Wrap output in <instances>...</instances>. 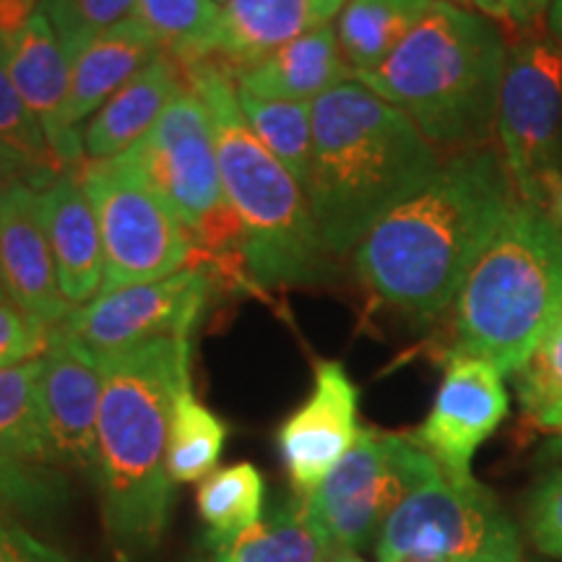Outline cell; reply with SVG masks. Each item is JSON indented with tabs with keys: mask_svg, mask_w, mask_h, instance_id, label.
I'll use <instances>...</instances> for the list:
<instances>
[{
	"mask_svg": "<svg viewBox=\"0 0 562 562\" xmlns=\"http://www.w3.org/2000/svg\"><path fill=\"white\" fill-rule=\"evenodd\" d=\"M516 201L497 146L446 157L362 237L351 252L357 279L389 311L430 326L451 313L463 279Z\"/></svg>",
	"mask_w": 562,
	"mask_h": 562,
	"instance_id": "6da1fadb",
	"label": "cell"
},
{
	"mask_svg": "<svg viewBox=\"0 0 562 562\" xmlns=\"http://www.w3.org/2000/svg\"><path fill=\"white\" fill-rule=\"evenodd\" d=\"M440 165V151L409 117L357 79L315 100L305 195L328 256L355 252Z\"/></svg>",
	"mask_w": 562,
	"mask_h": 562,
	"instance_id": "7a4b0ae2",
	"label": "cell"
},
{
	"mask_svg": "<svg viewBox=\"0 0 562 562\" xmlns=\"http://www.w3.org/2000/svg\"><path fill=\"white\" fill-rule=\"evenodd\" d=\"M97 425V490L108 533L123 550L151 552L172 510L167 435L180 383L191 375V339H157L104 355Z\"/></svg>",
	"mask_w": 562,
	"mask_h": 562,
	"instance_id": "3957f363",
	"label": "cell"
},
{
	"mask_svg": "<svg viewBox=\"0 0 562 562\" xmlns=\"http://www.w3.org/2000/svg\"><path fill=\"white\" fill-rule=\"evenodd\" d=\"M508 47L497 21L435 0L391 58L357 81L404 112L446 159L492 146Z\"/></svg>",
	"mask_w": 562,
	"mask_h": 562,
	"instance_id": "277c9868",
	"label": "cell"
},
{
	"mask_svg": "<svg viewBox=\"0 0 562 562\" xmlns=\"http://www.w3.org/2000/svg\"><path fill=\"white\" fill-rule=\"evenodd\" d=\"M180 68L214 128L224 201L243 224L250 279L261 286H313L331 279L334 258L315 229L305 188L252 133L224 63L211 55Z\"/></svg>",
	"mask_w": 562,
	"mask_h": 562,
	"instance_id": "5b68a950",
	"label": "cell"
},
{
	"mask_svg": "<svg viewBox=\"0 0 562 562\" xmlns=\"http://www.w3.org/2000/svg\"><path fill=\"white\" fill-rule=\"evenodd\" d=\"M562 311V229L518 199L484 245L451 307L453 355L510 378Z\"/></svg>",
	"mask_w": 562,
	"mask_h": 562,
	"instance_id": "8992f818",
	"label": "cell"
},
{
	"mask_svg": "<svg viewBox=\"0 0 562 562\" xmlns=\"http://www.w3.org/2000/svg\"><path fill=\"white\" fill-rule=\"evenodd\" d=\"M440 474L409 435L362 427L351 451L300 503L344 554H357L378 544L391 513Z\"/></svg>",
	"mask_w": 562,
	"mask_h": 562,
	"instance_id": "52a82bcc",
	"label": "cell"
},
{
	"mask_svg": "<svg viewBox=\"0 0 562 562\" xmlns=\"http://www.w3.org/2000/svg\"><path fill=\"white\" fill-rule=\"evenodd\" d=\"M79 182L102 237V292L172 277L191 263L193 237L175 209L123 157L83 161Z\"/></svg>",
	"mask_w": 562,
	"mask_h": 562,
	"instance_id": "ba28073f",
	"label": "cell"
},
{
	"mask_svg": "<svg viewBox=\"0 0 562 562\" xmlns=\"http://www.w3.org/2000/svg\"><path fill=\"white\" fill-rule=\"evenodd\" d=\"M378 562H524L516 524L476 480L446 474L422 484L391 513Z\"/></svg>",
	"mask_w": 562,
	"mask_h": 562,
	"instance_id": "9c48e42d",
	"label": "cell"
},
{
	"mask_svg": "<svg viewBox=\"0 0 562 562\" xmlns=\"http://www.w3.org/2000/svg\"><path fill=\"white\" fill-rule=\"evenodd\" d=\"M495 136L518 199L542 209L547 180L562 172V47L550 34L508 47Z\"/></svg>",
	"mask_w": 562,
	"mask_h": 562,
	"instance_id": "30bf717a",
	"label": "cell"
},
{
	"mask_svg": "<svg viewBox=\"0 0 562 562\" xmlns=\"http://www.w3.org/2000/svg\"><path fill=\"white\" fill-rule=\"evenodd\" d=\"M121 157L191 232L224 203L214 128L188 83L151 131Z\"/></svg>",
	"mask_w": 562,
	"mask_h": 562,
	"instance_id": "8fae6325",
	"label": "cell"
},
{
	"mask_svg": "<svg viewBox=\"0 0 562 562\" xmlns=\"http://www.w3.org/2000/svg\"><path fill=\"white\" fill-rule=\"evenodd\" d=\"M209 297V273L182 269L172 277L97 294L87 305L74 307L60 328L97 357L117 355L157 339H191Z\"/></svg>",
	"mask_w": 562,
	"mask_h": 562,
	"instance_id": "7c38bea8",
	"label": "cell"
},
{
	"mask_svg": "<svg viewBox=\"0 0 562 562\" xmlns=\"http://www.w3.org/2000/svg\"><path fill=\"white\" fill-rule=\"evenodd\" d=\"M510 396L495 364L448 351L442 381L427 417L409 438L438 463L448 480H474L472 461L508 417Z\"/></svg>",
	"mask_w": 562,
	"mask_h": 562,
	"instance_id": "4fadbf2b",
	"label": "cell"
},
{
	"mask_svg": "<svg viewBox=\"0 0 562 562\" xmlns=\"http://www.w3.org/2000/svg\"><path fill=\"white\" fill-rule=\"evenodd\" d=\"M360 391L339 360L315 362L311 396L281 422L277 446L297 501H307L360 438Z\"/></svg>",
	"mask_w": 562,
	"mask_h": 562,
	"instance_id": "5bb4252c",
	"label": "cell"
},
{
	"mask_svg": "<svg viewBox=\"0 0 562 562\" xmlns=\"http://www.w3.org/2000/svg\"><path fill=\"white\" fill-rule=\"evenodd\" d=\"M100 404L102 360L55 326L42 355V409L53 467L97 480Z\"/></svg>",
	"mask_w": 562,
	"mask_h": 562,
	"instance_id": "9a60e30c",
	"label": "cell"
},
{
	"mask_svg": "<svg viewBox=\"0 0 562 562\" xmlns=\"http://www.w3.org/2000/svg\"><path fill=\"white\" fill-rule=\"evenodd\" d=\"M0 281L9 302L47 328L60 326L74 311L60 292L40 191L24 180L0 188Z\"/></svg>",
	"mask_w": 562,
	"mask_h": 562,
	"instance_id": "2e32d148",
	"label": "cell"
},
{
	"mask_svg": "<svg viewBox=\"0 0 562 562\" xmlns=\"http://www.w3.org/2000/svg\"><path fill=\"white\" fill-rule=\"evenodd\" d=\"M0 45H3L5 70H9L13 87L45 131L55 159L66 170L81 167L87 161L83 140L70 138L63 125L70 94V60L63 53L50 21L37 11L16 37L0 42Z\"/></svg>",
	"mask_w": 562,
	"mask_h": 562,
	"instance_id": "e0dca14e",
	"label": "cell"
},
{
	"mask_svg": "<svg viewBox=\"0 0 562 562\" xmlns=\"http://www.w3.org/2000/svg\"><path fill=\"white\" fill-rule=\"evenodd\" d=\"M40 211L63 297L70 307L87 305L102 290L104 256L100 224L79 182V167L63 170L42 188Z\"/></svg>",
	"mask_w": 562,
	"mask_h": 562,
	"instance_id": "ac0fdd59",
	"label": "cell"
},
{
	"mask_svg": "<svg viewBox=\"0 0 562 562\" xmlns=\"http://www.w3.org/2000/svg\"><path fill=\"white\" fill-rule=\"evenodd\" d=\"M347 0H224L216 55L227 70L248 68L302 34L334 24Z\"/></svg>",
	"mask_w": 562,
	"mask_h": 562,
	"instance_id": "d6986e66",
	"label": "cell"
},
{
	"mask_svg": "<svg viewBox=\"0 0 562 562\" xmlns=\"http://www.w3.org/2000/svg\"><path fill=\"white\" fill-rule=\"evenodd\" d=\"M161 53L157 37L138 16L121 21L83 47L70 63V94L63 121L68 136L83 140V121Z\"/></svg>",
	"mask_w": 562,
	"mask_h": 562,
	"instance_id": "ffe728a7",
	"label": "cell"
},
{
	"mask_svg": "<svg viewBox=\"0 0 562 562\" xmlns=\"http://www.w3.org/2000/svg\"><path fill=\"white\" fill-rule=\"evenodd\" d=\"M237 89L281 102L313 104L323 94L355 79L344 60L336 26L307 32L248 68L229 70Z\"/></svg>",
	"mask_w": 562,
	"mask_h": 562,
	"instance_id": "44dd1931",
	"label": "cell"
},
{
	"mask_svg": "<svg viewBox=\"0 0 562 562\" xmlns=\"http://www.w3.org/2000/svg\"><path fill=\"white\" fill-rule=\"evenodd\" d=\"M182 89L186 76L180 63L165 53L157 55L89 117L83 125V157L89 161L121 157L151 131Z\"/></svg>",
	"mask_w": 562,
	"mask_h": 562,
	"instance_id": "7402d4cb",
	"label": "cell"
},
{
	"mask_svg": "<svg viewBox=\"0 0 562 562\" xmlns=\"http://www.w3.org/2000/svg\"><path fill=\"white\" fill-rule=\"evenodd\" d=\"M206 562H331L344 554L297 497L240 533H206Z\"/></svg>",
	"mask_w": 562,
	"mask_h": 562,
	"instance_id": "603a6c76",
	"label": "cell"
},
{
	"mask_svg": "<svg viewBox=\"0 0 562 562\" xmlns=\"http://www.w3.org/2000/svg\"><path fill=\"white\" fill-rule=\"evenodd\" d=\"M432 5L435 0H347L334 26L355 79L381 68Z\"/></svg>",
	"mask_w": 562,
	"mask_h": 562,
	"instance_id": "cb8c5ba5",
	"label": "cell"
},
{
	"mask_svg": "<svg viewBox=\"0 0 562 562\" xmlns=\"http://www.w3.org/2000/svg\"><path fill=\"white\" fill-rule=\"evenodd\" d=\"M0 456L53 467L42 409V357L0 370Z\"/></svg>",
	"mask_w": 562,
	"mask_h": 562,
	"instance_id": "d4e9b609",
	"label": "cell"
},
{
	"mask_svg": "<svg viewBox=\"0 0 562 562\" xmlns=\"http://www.w3.org/2000/svg\"><path fill=\"white\" fill-rule=\"evenodd\" d=\"M224 442H227V425L195 398L191 375H186L175 396L170 435H167L170 480L175 484L206 480L211 472H216Z\"/></svg>",
	"mask_w": 562,
	"mask_h": 562,
	"instance_id": "484cf974",
	"label": "cell"
},
{
	"mask_svg": "<svg viewBox=\"0 0 562 562\" xmlns=\"http://www.w3.org/2000/svg\"><path fill=\"white\" fill-rule=\"evenodd\" d=\"M66 167L55 159L37 117L13 87L0 45V172L9 180H24L42 191Z\"/></svg>",
	"mask_w": 562,
	"mask_h": 562,
	"instance_id": "4316f807",
	"label": "cell"
},
{
	"mask_svg": "<svg viewBox=\"0 0 562 562\" xmlns=\"http://www.w3.org/2000/svg\"><path fill=\"white\" fill-rule=\"evenodd\" d=\"M136 16L180 66L216 55L222 13L216 0H136Z\"/></svg>",
	"mask_w": 562,
	"mask_h": 562,
	"instance_id": "83f0119b",
	"label": "cell"
},
{
	"mask_svg": "<svg viewBox=\"0 0 562 562\" xmlns=\"http://www.w3.org/2000/svg\"><path fill=\"white\" fill-rule=\"evenodd\" d=\"M237 102L258 140L305 188L313 154V104L266 100L243 89H237Z\"/></svg>",
	"mask_w": 562,
	"mask_h": 562,
	"instance_id": "f1b7e54d",
	"label": "cell"
},
{
	"mask_svg": "<svg viewBox=\"0 0 562 562\" xmlns=\"http://www.w3.org/2000/svg\"><path fill=\"white\" fill-rule=\"evenodd\" d=\"M266 482L248 461L216 469L199 482L195 505L211 533H240L261 521Z\"/></svg>",
	"mask_w": 562,
	"mask_h": 562,
	"instance_id": "f546056e",
	"label": "cell"
},
{
	"mask_svg": "<svg viewBox=\"0 0 562 562\" xmlns=\"http://www.w3.org/2000/svg\"><path fill=\"white\" fill-rule=\"evenodd\" d=\"M510 381L533 425L562 430V311Z\"/></svg>",
	"mask_w": 562,
	"mask_h": 562,
	"instance_id": "4dcf8cb0",
	"label": "cell"
},
{
	"mask_svg": "<svg viewBox=\"0 0 562 562\" xmlns=\"http://www.w3.org/2000/svg\"><path fill=\"white\" fill-rule=\"evenodd\" d=\"M136 0H40V13L50 21L70 63L100 34L136 16Z\"/></svg>",
	"mask_w": 562,
	"mask_h": 562,
	"instance_id": "1f68e13d",
	"label": "cell"
},
{
	"mask_svg": "<svg viewBox=\"0 0 562 562\" xmlns=\"http://www.w3.org/2000/svg\"><path fill=\"white\" fill-rule=\"evenodd\" d=\"M68 501V482L53 467L0 456V508L19 518H50Z\"/></svg>",
	"mask_w": 562,
	"mask_h": 562,
	"instance_id": "d6a6232c",
	"label": "cell"
},
{
	"mask_svg": "<svg viewBox=\"0 0 562 562\" xmlns=\"http://www.w3.org/2000/svg\"><path fill=\"white\" fill-rule=\"evenodd\" d=\"M526 529L539 552L562 560V469L533 487L526 503Z\"/></svg>",
	"mask_w": 562,
	"mask_h": 562,
	"instance_id": "836d02e7",
	"label": "cell"
},
{
	"mask_svg": "<svg viewBox=\"0 0 562 562\" xmlns=\"http://www.w3.org/2000/svg\"><path fill=\"white\" fill-rule=\"evenodd\" d=\"M53 328L34 321L13 302H0V370L16 368L45 355Z\"/></svg>",
	"mask_w": 562,
	"mask_h": 562,
	"instance_id": "e575fe53",
	"label": "cell"
},
{
	"mask_svg": "<svg viewBox=\"0 0 562 562\" xmlns=\"http://www.w3.org/2000/svg\"><path fill=\"white\" fill-rule=\"evenodd\" d=\"M0 562H70L66 554L21 524L19 516L0 508Z\"/></svg>",
	"mask_w": 562,
	"mask_h": 562,
	"instance_id": "d590c367",
	"label": "cell"
},
{
	"mask_svg": "<svg viewBox=\"0 0 562 562\" xmlns=\"http://www.w3.org/2000/svg\"><path fill=\"white\" fill-rule=\"evenodd\" d=\"M552 0H480L476 11L490 16L505 30L533 34L550 13Z\"/></svg>",
	"mask_w": 562,
	"mask_h": 562,
	"instance_id": "8d00e7d4",
	"label": "cell"
},
{
	"mask_svg": "<svg viewBox=\"0 0 562 562\" xmlns=\"http://www.w3.org/2000/svg\"><path fill=\"white\" fill-rule=\"evenodd\" d=\"M37 11L40 0H0V42L16 37Z\"/></svg>",
	"mask_w": 562,
	"mask_h": 562,
	"instance_id": "74e56055",
	"label": "cell"
},
{
	"mask_svg": "<svg viewBox=\"0 0 562 562\" xmlns=\"http://www.w3.org/2000/svg\"><path fill=\"white\" fill-rule=\"evenodd\" d=\"M542 209L547 211V216H550V220L562 229V172L552 175V178L547 180Z\"/></svg>",
	"mask_w": 562,
	"mask_h": 562,
	"instance_id": "f35d334b",
	"label": "cell"
},
{
	"mask_svg": "<svg viewBox=\"0 0 562 562\" xmlns=\"http://www.w3.org/2000/svg\"><path fill=\"white\" fill-rule=\"evenodd\" d=\"M547 34L562 47V0H552L550 13H547Z\"/></svg>",
	"mask_w": 562,
	"mask_h": 562,
	"instance_id": "ab89813d",
	"label": "cell"
},
{
	"mask_svg": "<svg viewBox=\"0 0 562 562\" xmlns=\"http://www.w3.org/2000/svg\"><path fill=\"white\" fill-rule=\"evenodd\" d=\"M550 448H552V453H554V456H562V430H560L558 438L552 440V446H550Z\"/></svg>",
	"mask_w": 562,
	"mask_h": 562,
	"instance_id": "60d3db41",
	"label": "cell"
},
{
	"mask_svg": "<svg viewBox=\"0 0 562 562\" xmlns=\"http://www.w3.org/2000/svg\"><path fill=\"white\" fill-rule=\"evenodd\" d=\"M451 3L463 5V9H474L476 11V3H480V0H451Z\"/></svg>",
	"mask_w": 562,
	"mask_h": 562,
	"instance_id": "b9f144b4",
	"label": "cell"
},
{
	"mask_svg": "<svg viewBox=\"0 0 562 562\" xmlns=\"http://www.w3.org/2000/svg\"><path fill=\"white\" fill-rule=\"evenodd\" d=\"M331 562H362V560L357 558V554H339V558L331 560Z\"/></svg>",
	"mask_w": 562,
	"mask_h": 562,
	"instance_id": "7bdbcfd3",
	"label": "cell"
},
{
	"mask_svg": "<svg viewBox=\"0 0 562 562\" xmlns=\"http://www.w3.org/2000/svg\"><path fill=\"white\" fill-rule=\"evenodd\" d=\"M115 562H131L128 552H125V550H117V554H115Z\"/></svg>",
	"mask_w": 562,
	"mask_h": 562,
	"instance_id": "ee69618b",
	"label": "cell"
},
{
	"mask_svg": "<svg viewBox=\"0 0 562 562\" xmlns=\"http://www.w3.org/2000/svg\"><path fill=\"white\" fill-rule=\"evenodd\" d=\"M9 297H5V290H3V281H0V302H5Z\"/></svg>",
	"mask_w": 562,
	"mask_h": 562,
	"instance_id": "f6af8a7d",
	"label": "cell"
},
{
	"mask_svg": "<svg viewBox=\"0 0 562 562\" xmlns=\"http://www.w3.org/2000/svg\"><path fill=\"white\" fill-rule=\"evenodd\" d=\"M5 182H11L9 178H5V175L3 172H0V188H3L5 186Z\"/></svg>",
	"mask_w": 562,
	"mask_h": 562,
	"instance_id": "bcb514c9",
	"label": "cell"
},
{
	"mask_svg": "<svg viewBox=\"0 0 562 562\" xmlns=\"http://www.w3.org/2000/svg\"><path fill=\"white\" fill-rule=\"evenodd\" d=\"M216 3H220V5H222V3H224V0H216Z\"/></svg>",
	"mask_w": 562,
	"mask_h": 562,
	"instance_id": "7dc6e473",
	"label": "cell"
}]
</instances>
